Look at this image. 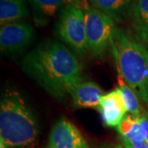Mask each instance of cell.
Masks as SVG:
<instances>
[{"instance_id": "cell-6", "label": "cell", "mask_w": 148, "mask_h": 148, "mask_svg": "<svg viewBox=\"0 0 148 148\" xmlns=\"http://www.w3.org/2000/svg\"><path fill=\"white\" fill-rule=\"evenodd\" d=\"M35 36V29L23 21L10 22L1 26L0 49L4 54H14L27 47Z\"/></svg>"}, {"instance_id": "cell-17", "label": "cell", "mask_w": 148, "mask_h": 148, "mask_svg": "<svg viewBox=\"0 0 148 148\" xmlns=\"http://www.w3.org/2000/svg\"><path fill=\"white\" fill-rule=\"evenodd\" d=\"M66 6L73 7L76 8H79L81 10L86 11L90 8V0H64Z\"/></svg>"}, {"instance_id": "cell-10", "label": "cell", "mask_w": 148, "mask_h": 148, "mask_svg": "<svg viewBox=\"0 0 148 148\" xmlns=\"http://www.w3.org/2000/svg\"><path fill=\"white\" fill-rule=\"evenodd\" d=\"M128 18L136 36L148 45V0H132Z\"/></svg>"}, {"instance_id": "cell-8", "label": "cell", "mask_w": 148, "mask_h": 148, "mask_svg": "<svg viewBox=\"0 0 148 148\" xmlns=\"http://www.w3.org/2000/svg\"><path fill=\"white\" fill-rule=\"evenodd\" d=\"M98 110L106 126L116 127L127 113L119 88L103 95Z\"/></svg>"}, {"instance_id": "cell-13", "label": "cell", "mask_w": 148, "mask_h": 148, "mask_svg": "<svg viewBox=\"0 0 148 148\" xmlns=\"http://www.w3.org/2000/svg\"><path fill=\"white\" fill-rule=\"evenodd\" d=\"M29 2L41 19L55 16L66 6L64 0H29Z\"/></svg>"}, {"instance_id": "cell-9", "label": "cell", "mask_w": 148, "mask_h": 148, "mask_svg": "<svg viewBox=\"0 0 148 148\" xmlns=\"http://www.w3.org/2000/svg\"><path fill=\"white\" fill-rule=\"evenodd\" d=\"M73 102L77 108L98 109L101 98L102 90L100 86L92 82L82 81L75 85L69 92Z\"/></svg>"}, {"instance_id": "cell-12", "label": "cell", "mask_w": 148, "mask_h": 148, "mask_svg": "<svg viewBox=\"0 0 148 148\" xmlns=\"http://www.w3.org/2000/svg\"><path fill=\"white\" fill-rule=\"evenodd\" d=\"M28 16L25 0H0L1 26L13 21H21Z\"/></svg>"}, {"instance_id": "cell-15", "label": "cell", "mask_w": 148, "mask_h": 148, "mask_svg": "<svg viewBox=\"0 0 148 148\" xmlns=\"http://www.w3.org/2000/svg\"><path fill=\"white\" fill-rule=\"evenodd\" d=\"M117 131L120 134L121 138L129 140L135 136L138 131V116L127 115L123 118L120 123L116 127Z\"/></svg>"}, {"instance_id": "cell-2", "label": "cell", "mask_w": 148, "mask_h": 148, "mask_svg": "<svg viewBox=\"0 0 148 148\" xmlns=\"http://www.w3.org/2000/svg\"><path fill=\"white\" fill-rule=\"evenodd\" d=\"M110 49L119 75L140 99L148 103V46L127 31L114 27Z\"/></svg>"}, {"instance_id": "cell-7", "label": "cell", "mask_w": 148, "mask_h": 148, "mask_svg": "<svg viewBox=\"0 0 148 148\" xmlns=\"http://www.w3.org/2000/svg\"><path fill=\"white\" fill-rule=\"evenodd\" d=\"M48 148H90L77 127L60 119L55 123L49 137Z\"/></svg>"}, {"instance_id": "cell-18", "label": "cell", "mask_w": 148, "mask_h": 148, "mask_svg": "<svg viewBox=\"0 0 148 148\" xmlns=\"http://www.w3.org/2000/svg\"><path fill=\"white\" fill-rule=\"evenodd\" d=\"M101 148H125L123 145L120 144H114V143H106L103 144Z\"/></svg>"}, {"instance_id": "cell-5", "label": "cell", "mask_w": 148, "mask_h": 148, "mask_svg": "<svg viewBox=\"0 0 148 148\" xmlns=\"http://www.w3.org/2000/svg\"><path fill=\"white\" fill-rule=\"evenodd\" d=\"M84 13L88 52L94 58H102L110 46L114 21L92 7L84 11Z\"/></svg>"}, {"instance_id": "cell-3", "label": "cell", "mask_w": 148, "mask_h": 148, "mask_svg": "<svg viewBox=\"0 0 148 148\" xmlns=\"http://www.w3.org/2000/svg\"><path fill=\"white\" fill-rule=\"evenodd\" d=\"M39 124L23 95L8 90L0 102V148H25L36 140Z\"/></svg>"}, {"instance_id": "cell-11", "label": "cell", "mask_w": 148, "mask_h": 148, "mask_svg": "<svg viewBox=\"0 0 148 148\" xmlns=\"http://www.w3.org/2000/svg\"><path fill=\"white\" fill-rule=\"evenodd\" d=\"M92 8L101 11L115 22L121 23L128 17L132 0H90Z\"/></svg>"}, {"instance_id": "cell-4", "label": "cell", "mask_w": 148, "mask_h": 148, "mask_svg": "<svg viewBox=\"0 0 148 148\" xmlns=\"http://www.w3.org/2000/svg\"><path fill=\"white\" fill-rule=\"evenodd\" d=\"M56 35L73 52L83 58L88 52L84 11L65 6L59 12Z\"/></svg>"}, {"instance_id": "cell-14", "label": "cell", "mask_w": 148, "mask_h": 148, "mask_svg": "<svg viewBox=\"0 0 148 148\" xmlns=\"http://www.w3.org/2000/svg\"><path fill=\"white\" fill-rule=\"evenodd\" d=\"M119 86L123 101L127 106V112H129L130 114L134 116H140L141 110H140V104L138 101V95L126 83V82L120 75L119 76Z\"/></svg>"}, {"instance_id": "cell-1", "label": "cell", "mask_w": 148, "mask_h": 148, "mask_svg": "<svg viewBox=\"0 0 148 148\" xmlns=\"http://www.w3.org/2000/svg\"><path fill=\"white\" fill-rule=\"evenodd\" d=\"M21 69L48 94L60 101L75 85L83 81L78 57L57 40L40 43L23 58Z\"/></svg>"}, {"instance_id": "cell-16", "label": "cell", "mask_w": 148, "mask_h": 148, "mask_svg": "<svg viewBox=\"0 0 148 148\" xmlns=\"http://www.w3.org/2000/svg\"><path fill=\"white\" fill-rule=\"evenodd\" d=\"M138 131L148 143V117L146 115L138 116Z\"/></svg>"}]
</instances>
